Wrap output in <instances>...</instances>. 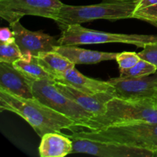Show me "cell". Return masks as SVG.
<instances>
[{
  "label": "cell",
  "instance_id": "6",
  "mask_svg": "<svg viewBox=\"0 0 157 157\" xmlns=\"http://www.w3.org/2000/svg\"><path fill=\"white\" fill-rule=\"evenodd\" d=\"M34 97L42 104L68 117L77 123L75 129L88 121L93 114L61 93L55 84V80L42 79L32 83Z\"/></svg>",
  "mask_w": 157,
  "mask_h": 157
},
{
  "label": "cell",
  "instance_id": "18",
  "mask_svg": "<svg viewBox=\"0 0 157 157\" xmlns=\"http://www.w3.org/2000/svg\"><path fill=\"white\" fill-rule=\"evenodd\" d=\"M133 18L157 27V0H139L133 11Z\"/></svg>",
  "mask_w": 157,
  "mask_h": 157
},
{
  "label": "cell",
  "instance_id": "20",
  "mask_svg": "<svg viewBox=\"0 0 157 157\" xmlns=\"http://www.w3.org/2000/svg\"><path fill=\"white\" fill-rule=\"evenodd\" d=\"M22 57L21 49L15 42V40L8 42L0 41V62L12 64Z\"/></svg>",
  "mask_w": 157,
  "mask_h": 157
},
{
  "label": "cell",
  "instance_id": "24",
  "mask_svg": "<svg viewBox=\"0 0 157 157\" xmlns=\"http://www.w3.org/2000/svg\"><path fill=\"white\" fill-rule=\"evenodd\" d=\"M153 101H154V102H155V104H156V105H157V90H156V94H155L154 97H153Z\"/></svg>",
  "mask_w": 157,
  "mask_h": 157
},
{
  "label": "cell",
  "instance_id": "8",
  "mask_svg": "<svg viewBox=\"0 0 157 157\" xmlns=\"http://www.w3.org/2000/svg\"><path fill=\"white\" fill-rule=\"evenodd\" d=\"M72 140L71 153H86L101 157H153L156 153L150 150L129 147L111 142L91 140L67 135Z\"/></svg>",
  "mask_w": 157,
  "mask_h": 157
},
{
  "label": "cell",
  "instance_id": "10",
  "mask_svg": "<svg viewBox=\"0 0 157 157\" xmlns=\"http://www.w3.org/2000/svg\"><path fill=\"white\" fill-rule=\"evenodd\" d=\"M9 28L13 32L15 42L21 49L23 56H38L41 52L54 51L55 46L58 45V40L55 37L43 31L29 30L20 23V20L10 23Z\"/></svg>",
  "mask_w": 157,
  "mask_h": 157
},
{
  "label": "cell",
  "instance_id": "2",
  "mask_svg": "<svg viewBox=\"0 0 157 157\" xmlns=\"http://www.w3.org/2000/svg\"><path fill=\"white\" fill-rule=\"evenodd\" d=\"M140 122L157 123V105L153 100L113 98L106 104L104 113L92 117L78 128L100 130Z\"/></svg>",
  "mask_w": 157,
  "mask_h": 157
},
{
  "label": "cell",
  "instance_id": "1",
  "mask_svg": "<svg viewBox=\"0 0 157 157\" xmlns=\"http://www.w3.org/2000/svg\"><path fill=\"white\" fill-rule=\"evenodd\" d=\"M0 110H8L22 117L42 137L48 133H61L62 130H73L77 123L71 118L36 98H24L0 88Z\"/></svg>",
  "mask_w": 157,
  "mask_h": 157
},
{
  "label": "cell",
  "instance_id": "3",
  "mask_svg": "<svg viewBox=\"0 0 157 157\" xmlns=\"http://www.w3.org/2000/svg\"><path fill=\"white\" fill-rule=\"evenodd\" d=\"M72 136L150 150L157 155V123L140 122L100 130L72 131Z\"/></svg>",
  "mask_w": 157,
  "mask_h": 157
},
{
  "label": "cell",
  "instance_id": "23",
  "mask_svg": "<svg viewBox=\"0 0 157 157\" xmlns=\"http://www.w3.org/2000/svg\"><path fill=\"white\" fill-rule=\"evenodd\" d=\"M15 40L14 33L10 28H2L0 30V41L8 42Z\"/></svg>",
  "mask_w": 157,
  "mask_h": 157
},
{
  "label": "cell",
  "instance_id": "11",
  "mask_svg": "<svg viewBox=\"0 0 157 157\" xmlns=\"http://www.w3.org/2000/svg\"><path fill=\"white\" fill-rule=\"evenodd\" d=\"M55 84L61 93L79 104L81 107L93 114L94 116H98L104 113L107 101L114 98L113 93L90 94L78 90L71 86L57 82L55 81Z\"/></svg>",
  "mask_w": 157,
  "mask_h": 157
},
{
  "label": "cell",
  "instance_id": "14",
  "mask_svg": "<svg viewBox=\"0 0 157 157\" xmlns=\"http://www.w3.org/2000/svg\"><path fill=\"white\" fill-rule=\"evenodd\" d=\"M54 51L67 58L75 65L98 64L104 61L116 60L118 54L88 50L81 48L76 45H57Z\"/></svg>",
  "mask_w": 157,
  "mask_h": 157
},
{
  "label": "cell",
  "instance_id": "13",
  "mask_svg": "<svg viewBox=\"0 0 157 157\" xmlns=\"http://www.w3.org/2000/svg\"><path fill=\"white\" fill-rule=\"evenodd\" d=\"M32 83L10 63L0 62V88L24 98H35Z\"/></svg>",
  "mask_w": 157,
  "mask_h": 157
},
{
  "label": "cell",
  "instance_id": "12",
  "mask_svg": "<svg viewBox=\"0 0 157 157\" xmlns=\"http://www.w3.org/2000/svg\"><path fill=\"white\" fill-rule=\"evenodd\" d=\"M57 82L67 84L90 94L113 93V87L109 81H102L84 76L75 67L66 71L62 75L54 78Z\"/></svg>",
  "mask_w": 157,
  "mask_h": 157
},
{
  "label": "cell",
  "instance_id": "19",
  "mask_svg": "<svg viewBox=\"0 0 157 157\" xmlns=\"http://www.w3.org/2000/svg\"><path fill=\"white\" fill-rule=\"evenodd\" d=\"M157 67L154 64L141 58L134 66L129 69L120 71L121 78H139L147 76L156 72Z\"/></svg>",
  "mask_w": 157,
  "mask_h": 157
},
{
  "label": "cell",
  "instance_id": "4",
  "mask_svg": "<svg viewBox=\"0 0 157 157\" xmlns=\"http://www.w3.org/2000/svg\"><path fill=\"white\" fill-rule=\"evenodd\" d=\"M139 0H104L90 6H70L64 4L55 20L63 30L71 25L82 24L97 19L114 21L133 18V11Z\"/></svg>",
  "mask_w": 157,
  "mask_h": 157
},
{
  "label": "cell",
  "instance_id": "17",
  "mask_svg": "<svg viewBox=\"0 0 157 157\" xmlns=\"http://www.w3.org/2000/svg\"><path fill=\"white\" fill-rule=\"evenodd\" d=\"M12 64L32 82L42 79L54 80L53 77L41 67L37 56L32 55H24L22 58L12 63Z\"/></svg>",
  "mask_w": 157,
  "mask_h": 157
},
{
  "label": "cell",
  "instance_id": "15",
  "mask_svg": "<svg viewBox=\"0 0 157 157\" xmlns=\"http://www.w3.org/2000/svg\"><path fill=\"white\" fill-rule=\"evenodd\" d=\"M73 149L71 138L61 133H48L41 137L39 155L41 157H64Z\"/></svg>",
  "mask_w": 157,
  "mask_h": 157
},
{
  "label": "cell",
  "instance_id": "22",
  "mask_svg": "<svg viewBox=\"0 0 157 157\" xmlns=\"http://www.w3.org/2000/svg\"><path fill=\"white\" fill-rule=\"evenodd\" d=\"M138 55L142 59L149 61L157 67V41L147 44Z\"/></svg>",
  "mask_w": 157,
  "mask_h": 157
},
{
  "label": "cell",
  "instance_id": "7",
  "mask_svg": "<svg viewBox=\"0 0 157 157\" xmlns=\"http://www.w3.org/2000/svg\"><path fill=\"white\" fill-rule=\"evenodd\" d=\"M63 5L60 0H0V16L9 24L25 15L55 20Z\"/></svg>",
  "mask_w": 157,
  "mask_h": 157
},
{
  "label": "cell",
  "instance_id": "9",
  "mask_svg": "<svg viewBox=\"0 0 157 157\" xmlns=\"http://www.w3.org/2000/svg\"><path fill=\"white\" fill-rule=\"evenodd\" d=\"M113 97L121 99H152L157 90V72L139 78H112Z\"/></svg>",
  "mask_w": 157,
  "mask_h": 157
},
{
  "label": "cell",
  "instance_id": "16",
  "mask_svg": "<svg viewBox=\"0 0 157 157\" xmlns=\"http://www.w3.org/2000/svg\"><path fill=\"white\" fill-rule=\"evenodd\" d=\"M37 58L41 67L48 72L53 78L62 75L66 71L75 66L67 58L55 51L41 52L37 56Z\"/></svg>",
  "mask_w": 157,
  "mask_h": 157
},
{
  "label": "cell",
  "instance_id": "21",
  "mask_svg": "<svg viewBox=\"0 0 157 157\" xmlns=\"http://www.w3.org/2000/svg\"><path fill=\"white\" fill-rule=\"evenodd\" d=\"M140 59L141 58L139 56L138 53L130 52L118 53L116 58V61L119 65L120 71L130 68L134 66Z\"/></svg>",
  "mask_w": 157,
  "mask_h": 157
},
{
  "label": "cell",
  "instance_id": "5",
  "mask_svg": "<svg viewBox=\"0 0 157 157\" xmlns=\"http://www.w3.org/2000/svg\"><path fill=\"white\" fill-rule=\"evenodd\" d=\"M157 41V35L119 34L101 32L84 28L81 24L71 25L61 30L58 45H82V44L124 43L144 48L147 44Z\"/></svg>",
  "mask_w": 157,
  "mask_h": 157
}]
</instances>
